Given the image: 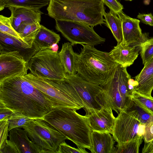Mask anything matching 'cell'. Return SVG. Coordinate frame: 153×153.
Returning <instances> with one entry per match:
<instances>
[{
	"instance_id": "obj_1",
	"label": "cell",
	"mask_w": 153,
	"mask_h": 153,
	"mask_svg": "<svg viewBox=\"0 0 153 153\" xmlns=\"http://www.w3.org/2000/svg\"><path fill=\"white\" fill-rule=\"evenodd\" d=\"M0 106L14 113L36 118H43L53 108L62 107L19 76L0 82Z\"/></svg>"
},
{
	"instance_id": "obj_2",
	"label": "cell",
	"mask_w": 153,
	"mask_h": 153,
	"mask_svg": "<svg viewBox=\"0 0 153 153\" xmlns=\"http://www.w3.org/2000/svg\"><path fill=\"white\" fill-rule=\"evenodd\" d=\"M48 5V14L55 20L77 21L93 27L105 24L101 0H49Z\"/></svg>"
},
{
	"instance_id": "obj_3",
	"label": "cell",
	"mask_w": 153,
	"mask_h": 153,
	"mask_svg": "<svg viewBox=\"0 0 153 153\" xmlns=\"http://www.w3.org/2000/svg\"><path fill=\"white\" fill-rule=\"evenodd\" d=\"M75 109L66 107L53 108L43 119L73 142L78 147L92 149V131L85 115L78 113Z\"/></svg>"
},
{
	"instance_id": "obj_4",
	"label": "cell",
	"mask_w": 153,
	"mask_h": 153,
	"mask_svg": "<svg viewBox=\"0 0 153 153\" xmlns=\"http://www.w3.org/2000/svg\"><path fill=\"white\" fill-rule=\"evenodd\" d=\"M82 45L76 62L77 74L91 82L103 84L111 77L118 64L109 52L99 50L94 46Z\"/></svg>"
},
{
	"instance_id": "obj_5",
	"label": "cell",
	"mask_w": 153,
	"mask_h": 153,
	"mask_svg": "<svg viewBox=\"0 0 153 153\" xmlns=\"http://www.w3.org/2000/svg\"><path fill=\"white\" fill-rule=\"evenodd\" d=\"M131 79L127 68L118 64L110 78L100 85L98 99L102 106L110 108L118 114L131 109L134 104L129 88Z\"/></svg>"
},
{
	"instance_id": "obj_6",
	"label": "cell",
	"mask_w": 153,
	"mask_h": 153,
	"mask_svg": "<svg viewBox=\"0 0 153 153\" xmlns=\"http://www.w3.org/2000/svg\"><path fill=\"white\" fill-rule=\"evenodd\" d=\"M28 65L30 73L37 77L56 82L66 80L67 74L57 51L40 50L30 58Z\"/></svg>"
},
{
	"instance_id": "obj_7",
	"label": "cell",
	"mask_w": 153,
	"mask_h": 153,
	"mask_svg": "<svg viewBox=\"0 0 153 153\" xmlns=\"http://www.w3.org/2000/svg\"><path fill=\"white\" fill-rule=\"evenodd\" d=\"M22 128L42 153H56L60 144L67 138L43 118H37Z\"/></svg>"
},
{
	"instance_id": "obj_8",
	"label": "cell",
	"mask_w": 153,
	"mask_h": 153,
	"mask_svg": "<svg viewBox=\"0 0 153 153\" xmlns=\"http://www.w3.org/2000/svg\"><path fill=\"white\" fill-rule=\"evenodd\" d=\"M23 76L36 88L54 99L62 107L76 110L83 108L80 97L68 83L62 85L59 89L45 79L35 76L30 73Z\"/></svg>"
},
{
	"instance_id": "obj_9",
	"label": "cell",
	"mask_w": 153,
	"mask_h": 153,
	"mask_svg": "<svg viewBox=\"0 0 153 153\" xmlns=\"http://www.w3.org/2000/svg\"><path fill=\"white\" fill-rule=\"evenodd\" d=\"M56 29L73 45L77 44L97 45L104 43L105 39L99 35L93 27L83 23L56 20Z\"/></svg>"
},
{
	"instance_id": "obj_10",
	"label": "cell",
	"mask_w": 153,
	"mask_h": 153,
	"mask_svg": "<svg viewBox=\"0 0 153 153\" xmlns=\"http://www.w3.org/2000/svg\"><path fill=\"white\" fill-rule=\"evenodd\" d=\"M145 127L137 111L131 108L118 114L111 134L117 144H120L143 136Z\"/></svg>"
},
{
	"instance_id": "obj_11",
	"label": "cell",
	"mask_w": 153,
	"mask_h": 153,
	"mask_svg": "<svg viewBox=\"0 0 153 153\" xmlns=\"http://www.w3.org/2000/svg\"><path fill=\"white\" fill-rule=\"evenodd\" d=\"M65 81L74 88L80 97L85 112L102 108L98 99L102 90L100 85L85 80L77 73L72 76L67 74Z\"/></svg>"
},
{
	"instance_id": "obj_12",
	"label": "cell",
	"mask_w": 153,
	"mask_h": 153,
	"mask_svg": "<svg viewBox=\"0 0 153 153\" xmlns=\"http://www.w3.org/2000/svg\"><path fill=\"white\" fill-rule=\"evenodd\" d=\"M29 69L28 62L19 52L0 53V82L16 76H24Z\"/></svg>"
},
{
	"instance_id": "obj_13",
	"label": "cell",
	"mask_w": 153,
	"mask_h": 153,
	"mask_svg": "<svg viewBox=\"0 0 153 153\" xmlns=\"http://www.w3.org/2000/svg\"><path fill=\"white\" fill-rule=\"evenodd\" d=\"M117 15L122 21L123 43L127 45L140 48L141 45L149 38V33L142 32L139 25L140 21L130 17L122 10Z\"/></svg>"
},
{
	"instance_id": "obj_14",
	"label": "cell",
	"mask_w": 153,
	"mask_h": 153,
	"mask_svg": "<svg viewBox=\"0 0 153 153\" xmlns=\"http://www.w3.org/2000/svg\"><path fill=\"white\" fill-rule=\"evenodd\" d=\"M39 50L34 41L30 43L24 42L0 32V53L17 51L28 62Z\"/></svg>"
},
{
	"instance_id": "obj_15",
	"label": "cell",
	"mask_w": 153,
	"mask_h": 153,
	"mask_svg": "<svg viewBox=\"0 0 153 153\" xmlns=\"http://www.w3.org/2000/svg\"><path fill=\"white\" fill-rule=\"evenodd\" d=\"M85 115L92 131L112 134L116 117L111 108L102 106L99 110L86 112Z\"/></svg>"
},
{
	"instance_id": "obj_16",
	"label": "cell",
	"mask_w": 153,
	"mask_h": 153,
	"mask_svg": "<svg viewBox=\"0 0 153 153\" xmlns=\"http://www.w3.org/2000/svg\"><path fill=\"white\" fill-rule=\"evenodd\" d=\"M8 8L11 12L12 26L17 32L19 27L25 23L41 22L43 13L40 9L11 6Z\"/></svg>"
},
{
	"instance_id": "obj_17",
	"label": "cell",
	"mask_w": 153,
	"mask_h": 153,
	"mask_svg": "<svg viewBox=\"0 0 153 153\" xmlns=\"http://www.w3.org/2000/svg\"><path fill=\"white\" fill-rule=\"evenodd\" d=\"M140 51L139 48L126 45L122 41L117 43L109 53L116 63L127 68L134 63Z\"/></svg>"
},
{
	"instance_id": "obj_18",
	"label": "cell",
	"mask_w": 153,
	"mask_h": 153,
	"mask_svg": "<svg viewBox=\"0 0 153 153\" xmlns=\"http://www.w3.org/2000/svg\"><path fill=\"white\" fill-rule=\"evenodd\" d=\"M134 88L144 95L151 97L153 90V57L146 64L140 72L135 77Z\"/></svg>"
},
{
	"instance_id": "obj_19",
	"label": "cell",
	"mask_w": 153,
	"mask_h": 153,
	"mask_svg": "<svg viewBox=\"0 0 153 153\" xmlns=\"http://www.w3.org/2000/svg\"><path fill=\"white\" fill-rule=\"evenodd\" d=\"M9 132V140L14 144L19 153H42L40 149L30 140L24 129L16 128Z\"/></svg>"
},
{
	"instance_id": "obj_20",
	"label": "cell",
	"mask_w": 153,
	"mask_h": 153,
	"mask_svg": "<svg viewBox=\"0 0 153 153\" xmlns=\"http://www.w3.org/2000/svg\"><path fill=\"white\" fill-rule=\"evenodd\" d=\"M91 140V153H113L115 141L110 133L92 131Z\"/></svg>"
},
{
	"instance_id": "obj_21",
	"label": "cell",
	"mask_w": 153,
	"mask_h": 153,
	"mask_svg": "<svg viewBox=\"0 0 153 153\" xmlns=\"http://www.w3.org/2000/svg\"><path fill=\"white\" fill-rule=\"evenodd\" d=\"M73 45L69 42L62 44L59 52L61 62L67 75H73L77 73L76 62L78 54L74 52Z\"/></svg>"
},
{
	"instance_id": "obj_22",
	"label": "cell",
	"mask_w": 153,
	"mask_h": 153,
	"mask_svg": "<svg viewBox=\"0 0 153 153\" xmlns=\"http://www.w3.org/2000/svg\"><path fill=\"white\" fill-rule=\"evenodd\" d=\"M59 34L41 25L40 29L34 39L40 50L51 49L52 46L59 43Z\"/></svg>"
},
{
	"instance_id": "obj_23",
	"label": "cell",
	"mask_w": 153,
	"mask_h": 153,
	"mask_svg": "<svg viewBox=\"0 0 153 153\" xmlns=\"http://www.w3.org/2000/svg\"><path fill=\"white\" fill-rule=\"evenodd\" d=\"M104 17L105 24L111 30L117 43L122 42L123 37L122 21L118 16L111 10L105 13Z\"/></svg>"
},
{
	"instance_id": "obj_24",
	"label": "cell",
	"mask_w": 153,
	"mask_h": 153,
	"mask_svg": "<svg viewBox=\"0 0 153 153\" xmlns=\"http://www.w3.org/2000/svg\"><path fill=\"white\" fill-rule=\"evenodd\" d=\"M49 1V0H0V11L10 6L40 9L48 5Z\"/></svg>"
},
{
	"instance_id": "obj_25",
	"label": "cell",
	"mask_w": 153,
	"mask_h": 153,
	"mask_svg": "<svg viewBox=\"0 0 153 153\" xmlns=\"http://www.w3.org/2000/svg\"><path fill=\"white\" fill-rule=\"evenodd\" d=\"M40 22H37L25 23L19 27L17 32L25 41L28 43L33 42L40 28Z\"/></svg>"
},
{
	"instance_id": "obj_26",
	"label": "cell",
	"mask_w": 153,
	"mask_h": 153,
	"mask_svg": "<svg viewBox=\"0 0 153 153\" xmlns=\"http://www.w3.org/2000/svg\"><path fill=\"white\" fill-rule=\"evenodd\" d=\"M143 138V136H140L129 141L117 144L113 153H138Z\"/></svg>"
},
{
	"instance_id": "obj_27",
	"label": "cell",
	"mask_w": 153,
	"mask_h": 153,
	"mask_svg": "<svg viewBox=\"0 0 153 153\" xmlns=\"http://www.w3.org/2000/svg\"><path fill=\"white\" fill-rule=\"evenodd\" d=\"M132 99L134 103L153 115V97L142 95L134 89L132 94Z\"/></svg>"
},
{
	"instance_id": "obj_28",
	"label": "cell",
	"mask_w": 153,
	"mask_h": 153,
	"mask_svg": "<svg viewBox=\"0 0 153 153\" xmlns=\"http://www.w3.org/2000/svg\"><path fill=\"white\" fill-rule=\"evenodd\" d=\"M0 32L16 38L22 42L28 43L25 41L21 37L18 33L13 28L12 25L10 17H7L0 15Z\"/></svg>"
},
{
	"instance_id": "obj_29",
	"label": "cell",
	"mask_w": 153,
	"mask_h": 153,
	"mask_svg": "<svg viewBox=\"0 0 153 153\" xmlns=\"http://www.w3.org/2000/svg\"><path fill=\"white\" fill-rule=\"evenodd\" d=\"M27 117L23 115L14 113L8 118L9 124L8 131L16 128H22V127L32 120L36 119Z\"/></svg>"
},
{
	"instance_id": "obj_30",
	"label": "cell",
	"mask_w": 153,
	"mask_h": 153,
	"mask_svg": "<svg viewBox=\"0 0 153 153\" xmlns=\"http://www.w3.org/2000/svg\"><path fill=\"white\" fill-rule=\"evenodd\" d=\"M140 51L143 63L144 65L153 57V37L149 38L141 45Z\"/></svg>"
},
{
	"instance_id": "obj_31",
	"label": "cell",
	"mask_w": 153,
	"mask_h": 153,
	"mask_svg": "<svg viewBox=\"0 0 153 153\" xmlns=\"http://www.w3.org/2000/svg\"><path fill=\"white\" fill-rule=\"evenodd\" d=\"M85 148L81 147L75 148L72 147L65 141L61 143L59 145L56 153H88Z\"/></svg>"
},
{
	"instance_id": "obj_32",
	"label": "cell",
	"mask_w": 153,
	"mask_h": 153,
	"mask_svg": "<svg viewBox=\"0 0 153 153\" xmlns=\"http://www.w3.org/2000/svg\"><path fill=\"white\" fill-rule=\"evenodd\" d=\"M8 118L0 121V149L2 148L6 144L8 135V127L9 124Z\"/></svg>"
},
{
	"instance_id": "obj_33",
	"label": "cell",
	"mask_w": 153,
	"mask_h": 153,
	"mask_svg": "<svg viewBox=\"0 0 153 153\" xmlns=\"http://www.w3.org/2000/svg\"><path fill=\"white\" fill-rule=\"evenodd\" d=\"M133 107L137 112L142 124L145 125L153 121V115L145 111L135 103Z\"/></svg>"
},
{
	"instance_id": "obj_34",
	"label": "cell",
	"mask_w": 153,
	"mask_h": 153,
	"mask_svg": "<svg viewBox=\"0 0 153 153\" xmlns=\"http://www.w3.org/2000/svg\"><path fill=\"white\" fill-rule=\"evenodd\" d=\"M104 4L115 13L117 14L122 10L123 5L117 0H101Z\"/></svg>"
},
{
	"instance_id": "obj_35",
	"label": "cell",
	"mask_w": 153,
	"mask_h": 153,
	"mask_svg": "<svg viewBox=\"0 0 153 153\" xmlns=\"http://www.w3.org/2000/svg\"><path fill=\"white\" fill-rule=\"evenodd\" d=\"M143 137L145 143L149 142L153 140V121L145 125Z\"/></svg>"
},
{
	"instance_id": "obj_36",
	"label": "cell",
	"mask_w": 153,
	"mask_h": 153,
	"mask_svg": "<svg viewBox=\"0 0 153 153\" xmlns=\"http://www.w3.org/2000/svg\"><path fill=\"white\" fill-rule=\"evenodd\" d=\"M0 153H19L14 144L9 140H7L4 147L0 149Z\"/></svg>"
},
{
	"instance_id": "obj_37",
	"label": "cell",
	"mask_w": 153,
	"mask_h": 153,
	"mask_svg": "<svg viewBox=\"0 0 153 153\" xmlns=\"http://www.w3.org/2000/svg\"><path fill=\"white\" fill-rule=\"evenodd\" d=\"M137 18L140 19L141 22L150 26H153V16L151 13L144 14L139 13Z\"/></svg>"
},
{
	"instance_id": "obj_38",
	"label": "cell",
	"mask_w": 153,
	"mask_h": 153,
	"mask_svg": "<svg viewBox=\"0 0 153 153\" xmlns=\"http://www.w3.org/2000/svg\"><path fill=\"white\" fill-rule=\"evenodd\" d=\"M14 112L10 109L0 106V121L8 118Z\"/></svg>"
},
{
	"instance_id": "obj_39",
	"label": "cell",
	"mask_w": 153,
	"mask_h": 153,
	"mask_svg": "<svg viewBox=\"0 0 153 153\" xmlns=\"http://www.w3.org/2000/svg\"><path fill=\"white\" fill-rule=\"evenodd\" d=\"M142 152V153H153V140L149 142L145 143Z\"/></svg>"
},
{
	"instance_id": "obj_40",
	"label": "cell",
	"mask_w": 153,
	"mask_h": 153,
	"mask_svg": "<svg viewBox=\"0 0 153 153\" xmlns=\"http://www.w3.org/2000/svg\"><path fill=\"white\" fill-rule=\"evenodd\" d=\"M126 0V1H132V0Z\"/></svg>"
}]
</instances>
